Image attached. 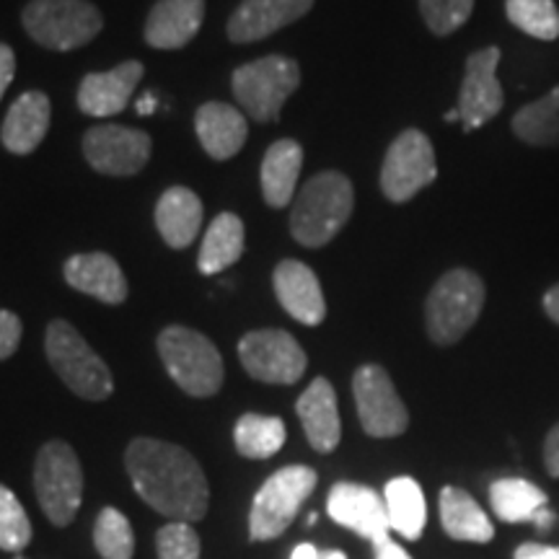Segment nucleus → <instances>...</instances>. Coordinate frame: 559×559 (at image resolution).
I'll list each match as a JSON object with an SVG mask.
<instances>
[{"label":"nucleus","instance_id":"nucleus-1","mask_svg":"<svg viewBox=\"0 0 559 559\" xmlns=\"http://www.w3.org/2000/svg\"><path fill=\"white\" fill-rule=\"evenodd\" d=\"M124 469L132 487L153 510L174 521L198 523L210 506L205 472L181 445L138 438L124 451Z\"/></svg>","mask_w":559,"mask_h":559},{"label":"nucleus","instance_id":"nucleus-2","mask_svg":"<svg viewBox=\"0 0 559 559\" xmlns=\"http://www.w3.org/2000/svg\"><path fill=\"white\" fill-rule=\"evenodd\" d=\"M355 207L353 181L340 171H324L309 179L290 210L293 239L309 249L330 243L347 226Z\"/></svg>","mask_w":559,"mask_h":559},{"label":"nucleus","instance_id":"nucleus-3","mask_svg":"<svg viewBox=\"0 0 559 559\" xmlns=\"http://www.w3.org/2000/svg\"><path fill=\"white\" fill-rule=\"evenodd\" d=\"M485 296V283L477 272L464 267L445 272L425 304L430 340L436 345H456L477 324Z\"/></svg>","mask_w":559,"mask_h":559},{"label":"nucleus","instance_id":"nucleus-4","mask_svg":"<svg viewBox=\"0 0 559 559\" xmlns=\"http://www.w3.org/2000/svg\"><path fill=\"white\" fill-rule=\"evenodd\" d=\"M45 349L55 373L81 400L102 402L115 391V381H111L107 362L88 347L81 332L73 324H68V321L58 319L47 326Z\"/></svg>","mask_w":559,"mask_h":559},{"label":"nucleus","instance_id":"nucleus-5","mask_svg":"<svg viewBox=\"0 0 559 559\" xmlns=\"http://www.w3.org/2000/svg\"><path fill=\"white\" fill-rule=\"evenodd\" d=\"M158 353L174 383L190 396H213L223 383V358L205 334L187 326H166L158 337Z\"/></svg>","mask_w":559,"mask_h":559},{"label":"nucleus","instance_id":"nucleus-6","mask_svg":"<svg viewBox=\"0 0 559 559\" xmlns=\"http://www.w3.org/2000/svg\"><path fill=\"white\" fill-rule=\"evenodd\" d=\"M319 474L311 466H285L272 474V477L254 495L249 513V536L251 542H270L283 536L298 510L311 498L317 489Z\"/></svg>","mask_w":559,"mask_h":559},{"label":"nucleus","instance_id":"nucleus-7","mask_svg":"<svg viewBox=\"0 0 559 559\" xmlns=\"http://www.w3.org/2000/svg\"><path fill=\"white\" fill-rule=\"evenodd\" d=\"M24 29L47 50H79L102 32L104 21L88 0H32L24 9Z\"/></svg>","mask_w":559,"mask_h":559},{"label":"nucleus","instance_id":"nucleus-8","mask_svg":"<svg viewBox=\"0 0 559 559\" xmlns=\"http://www.w3.org/2000/svg\"><path fill=\"white\" fill-rule=\"evenodd\" d=\"M34 489L50 523H73L83 500V472L79 456L66 440H50L39 449L34 464Z\"/></svg>","mask_w":559,"mask_h":559},{"label":"nucleus","instance_id":"nucleus-9","mask_svg":"<svg viewBox=\"0 0 559 559\" xmlns=\"http://www.w3.org/2000/svg\"><path fill=\"white\" fill-rule=\"evenodd\" d=\"M300 83V68L296 60L283 55L247 62L234 73V96L251 120L275 122L285 102Z\"/></svg>","mask_w":559,"mask_h":559},{"label":"nucleus","instance_id":"nucleus-10","mask_svg":"<svg viewBox=\"0 0 559 559\" xmlns=\"http://www.w3.org/2000/svg\"><path fill=\"white\" fill-rule=\"evenodd\" d=\"M438 177L436 151L419 130H404L389 145L381 169V190L391 202H407Z\"/></svg>","mask_w":559,"mask_h":559},{"label":"nucleus","instance_id":"nucleus-11","mask_svg":"<svg viewBox=\"0 0 559 559\" xmlns=\"http://www.w3.org/2000/svg\"><path fill=\"white\" fill-rule=\"evenodd\" d=\"M239 358L251 379L283 383V386L304 379L306 366H309V358L298 340L283 330L249 332L239 342Z\"/></svg>","mask_w":559,"mask_h":559},{"label":"nucleus","instance_id":"nucleus-12","mask_svg":"<svg viewBox=\"0 0 559 559\" xmlns=\"http://www.w3.org/2000/svg\"><path fill=\"white\" fill-rule=\"evenodd\" d=\"M353 394L362 430L370 438H396L407 430L409 412L396 394L394 381L381 366H360L353 376Z\"/></svg>","mask_w":559,"mask_h":559},{"label":"nucleus","instance_id":"nucleus-13","mask_svg":"<svg viewBox=\"0 0 559 559\" xmlns=\"http://www.w3.org/2000/svg\"><path fill=\"white\" fill-rule=\"evenodd\" d=\"M83 156L107 177H132L148 164L151 138L122 124H96L83 135Z\"/></svg>","mask_w":559,"mask_h":559},{"label":"nucleus","instance_id":"nucleus-14","mask_svg":"<svg viewBox=\"0 0 559 559\" xmlns=\"http://www.w3.org/2000/svg\"><path fill=\"white\" fill-rule=\"evenodd\" d=\"M500 50L498 47H485V50L469 55L466 60V75L459 91V115L464 130H477L481 124L500 115L506 94H502L500 79Z\"/></svg>","mask_w":559,"mask_h":559},{"label":"nucleus","instance_id":"nucleus-15","mask_svg":"<svg viewBox=\"0 0 559 559\" xmlns=\"http://www.w3.org/2000/svg\"><path fill=\"white\" fill-rule=\"evenodd\" d=\"M330 519L355 534L368 539L370 544L386 539L389 536V513L383 495L368 485H355V481H337L330 489L326 500Z\"/></svg>","mask_w":559,"mask_h":559},{"label":"nucleus","instance_id":"nucleus-16","mask_svg":"<svg viewBox=\"0 0 559 559\" xmlns=\"http://www.w3.org/2000/svg\"><path fill=\"white\" fill-rule=\"evenodd\" d=\"M275 296L293 319L306 326H317L326 319V300L319 277L309 264L285 260L275 267Z\"/></svg>","mask_w":559,"mask_h":559},{"label":"nucleus","instance_id":"nucleus-17","mask_svg":"<svg viewBox=\"0 0 559 559\" xmlns=\"http://www.w3.org/2000/svg\"><path fill=\"white\" fill-rule=\"evenodd\" d=\"M143 79V62L128 60L107 73H91L81 81L79 107L88 117L120 115L128 107L138 83Z\"/></svg>","mask_w":559,"mask_h":559},{"label":"nucleus","instance_id":"nucleus-18","mask_svg":"<svg viewBox=\"0 0 559 559\" xmlns=\"http://www.w3.org/2000/svg\"><path fill=\"white\" fill-rule=\"evenodd\" d=\"M311 5L313 0H243L228 19V39L239 45L260 41L304 19Z\"/></svg>","mask_w":559,"mask_h":559},{"label":"nucleus","instance_id":"nucleus-19","mask_svg":"<svg viewBox=\"0 0 559 559\" xmlns=\"http://www.w3.org/2000/svg\"><path fill=\"white\" fill-rule=\"evenodd\" d=\"M205 19V0H158L145 21V41L156 50L190 45Z\"/></svg>","mask_w":559,"mask_h":559},{"label":"nucleus","instance_id":"nucleus-20","mask_svg":"<svg viewBox=\"0 0 559 559\" xmlns=\"http://www.w3.org/2000/svg\"><path fill=\"white\" fill-rule=\"evenodd\" d=\"M296 412L304 425L311 449L319 453H332L340 445L342 423L337 409V394L326 379H313L311 386L300 394Z\"/></svg>","mask_w":559,"mask_h":559},{"label":"nucleus","instance_id":"nucleus-21","mask_svg":"<svg viewBox=\"0 0 559 559\" xmlns=\"http://www.w3.org/2000/svg\"><path fill=\"white\" fill-rule=\"evenodd\" d=\"M66 283L109 306L122 304L128 298V280H124L122 267L102 251L70 257L66 262Z\"/></svg>","mask_w":559,"mask_h":559},{"label":"nucleus","instance_id":"nucleus-22","mask_svg":"<svg viewBox=\"0 0 559 559\" xmlns=\"http://www.w3.org/2000/svg\"><path fill=\"white\" fill-rule=\"evenodd\" d=\"M194 130H198L202 148L215 160L234 158L243 148L249 135L247 117L223 102L202 104L198 117H194Z\"/></svg>","mask_w":559,"mask_h":559},{"label":"nucleus","instance_id":"nucleus-23","mask_svg":"<svg viewBox=\"0 0 559 559\" xmlns=\"http://www.w3.org/2000/svg\"><path fill=\"white\" fill-rule=\"evenodd\" d=\"M47 130H50V99L41 91H26L11 104L0 138H3L5 151L29 156L39 148Z\"/></svg>","mask_w":559,"mask_h":559},{"label":"nucleus","instance_id":"nucleus-24","mask_svg":"<svg viewBox=\"0 0 559 559\" xmlns=\"http://www.w3.org/2000/svg\"><path fill=\"white\" fill-rule=\"evenodd\" d=\"M158 234L171 249H187L200 236L202 202L187 187H171L156 207Z\"/></svg>","mask_w":559,"mask_h":559},{"label":"nucleus","instance_id":"nucleus-25","mask_svg":"<svg viewBox=\"0 0 559 559\" xmlns=\"http://www.w3.org/2000/svg\"><path fill=\"white\" fill-rule=\"evenodd\" d=\"M304 166V148L296 140H277L262 160V194L272 207H285L296 200V187Z\"/></svg>","mask_w":559,"mask_h":559},{"label":"nucleus","instance_id":"nucleus-26","mask_svg":"<svg viewBox=\"0 0 559 559\" xmlns=\"http://www.w3.org/2000/svg\"><path fill=\"white\" fill-rule=\"evenodd\" d=\"M440 523H443L445 534L456 542L487 544L495 536L489 515L461 487H443V492H440Z\"/></svg>","mask_w":559,"mask_h":559},{"label":"nucleus","instance_id":"nucleus-27","mask_svg":"<svg viewBox=\"0 0 559 559\" xmlns=\"http://www.w3.org/2000/svg\"><path fill=\"white\" fill-rule=\"evenodd\" d=\"M383 500H386L391 531L402 534L404 539L417 542L423 536L425 523H428L423 487L412 477H396L383 489Z\"/></svg>","mask_w":559,"mask_h":559},{"label":"nucleus","instance_id":"nucleus-28","mask_svg":"<svg viewBox=\"0 0 559 559\" xmlns=\"http://www.w3.org/2000/svg\"><path fill=\"white\" fill-rule=\"evenodd\" d=\"M243 254V221L234 213H221L210 223L202 239L198 267L202 275H221Z\"/></svg>","mask_w":559,"mask_h":559},{"label":"nucleus","instance_id":"nucleus-29","mask_svg":"<svg viewBox=\"0 0 559 559\" xmlns=\"http://www.w3.org/2000/svg\"><path fill=\"white\" fill-rule=\"evenodd\" d=\"M489 506L506 523H534L536 513L549 506V498L534 481L506 477L489 487Z\"/></svg>","mask_w":559,"mask_h":559},{"label":"nucleus","instance_id":"nucleus-30","mask_svg":"<svg viewBox=\"0 0 559 559\" xmlns=\"http://www.w3.org/2000/svg\"><path fill=\"white\" fill-rule=\"evenodd\" d=\"M510 128L526 145H536V148L559 145V86L515 111Z\"/></svg>","mask_w":559,"mask_h":559},{"label":"nucleus","instance_id":"nucleus-31","mask_svg":"<svg viewBox=\"0 0 559 559\" xmlns=\"http://www.w3.org/2000/svg\"><path fill=\"white\" fill-rule=\"evenodd\" d=\"M285 438H288V430H285V423L280 417H267V415H243L239 423H236L234 430V443L236 451L247 459H270L285 445Z\"/></svg>","mask_w":559,"mask_h":559},{"label":"nucleus","instance_id":"nucleus-32","mask_svg":"<svg viewBox=\"0 0 559 559\" xmlns=\"http://www.w3.org/2000/svg\"><path fill=\"white\" fill-rule=\"evenodd\" d=\"M508 21L528 37L551 41L559 37V9L555 0H506Z\"/></svg>","mask_w":559,"mask_h":559},{"label":"nucleus","instance_id":"nucleus-33","mask_svg":"<svg viewBox=\"0 0 559 559\" xmlns=\"http://www.w3.org/2000/svg\"><path fill=\"white\" fill-rule=\"evenodd\" d=\"M94 544L102 559H132L135 536L130 521L117 508H104L94 526Z\"/></svg>","mask_w":559,"mask_h":559},{"label":"nucleus","instance_id":"nucleus-34","mask_svg":"<svg viewBox=\"0 0 559 559\" xmlns=\"http://www.w3.org/2000/svg\"><path fill=\"white\" fill-rule=\"evenodd\" d=\"M32 523L16 495L9 487L0 485V549L19 555L29 547Z\"/></svg>","mask_w":559,"mask_h":559},{"label":"nucleus","instance_id":"nucleus-35","mask_svg":"<svg viewBox=\"0 0 559 559\" xmlns=\"http://www.w3.org/2000/svg\"><path fill=\"white\" fill-rule=\"evenodd\" d=\"M474 11V0H419L425 24L438 37H449L466 24Z\"/></svg>","mask_w":559,"mask_h":559},{"label":"nucleus","instance_id":"nucleus-36","mask_svg":"<svg viewBox=\"0 0 559 559\" xmlns=\"http://www.w3.org/2000/svg\"><path fill=\"white\" fill-rule=\"evenodd\" d=\"M158 559H200L202 542L192 523L171 521L156 536Z\"/></svg>","mask_w":559,"mask_h":559},{"label":"nucleus","instance_id":"nucleus-37","mask_svg":"<svg viewBox=\"0 0 559 559\" xmlns=\"http://www.w3.org/2000/svg\"><path fill=\"white\" fill-rule=\"evenodd\" d=\"M21 332H24V326H21V319L16 313L0 309V360L11 358V355L16 353Z\"/></svg>","mask_w":559,"mask_h":559},{"label":"nucleus","instance_id":"nucleus-38","mask_svg":"<svg viewBox=\"0 0 559 559\" xmlns=\"http://www.w3.org/2000/svg\"><path fill=\"white\" fill-rule=\"evenodd\" d=\"M544 466H547L549 477L559 479V423L549 430L547 440H544Z\"/></svg>","mask_w":559,"mask_h":559},{"label":"nucleus","instance_id":"nucleus-39","mask_svg":"<svg viewBox=\"0 0 559 559\" xmlns=\"http://www.w3.org/2000/svg\"><path fill=\"white\" fill-rule=\"evenodd\" d=\"M13 73H16V55L9 45H0V99H3L5 88L11 86Z\"/></svg>","mask_w":559,"mask_h":559},{"label":"nucleus","instance_id":"nucleus-40","mask_svg":"<svg viewBox=\"0 0 559 559\" xmlns=\"http://www.w3.org/2000/svg\"><path fill=\"white\" fill-rule=\"evenodd\" d=\"M513 559H559V547H547V544H521L515 549Z\"/></svg>","mask_w":559,"mask_h":559},{"label":"nucleus","instance_id":"nucleus-41","mask_svg":"<svg viewBox=\"0 0 559 559\" xmlns=\"http://www.w3.org/2000/svg\"><path fill=\"white\" fill-rule=\"evenodd\" d=\"M373 549H376V559H412L407 551L400 547V544L391 539V536H386V539H381V542H376Z\"/></svg>","mask_w":559,"mask_h":559},{"label":"nucleus","instance_id":"nucleus-42","mask_svg":"<svg viewBox=\"0 0 559 559\" xmlns=\"http://www.w3.org/2000/svg\"><path fill=\"white\" fill-rule=\"evenodd\" d=\"M544 311H547V317L559 324V283L555 288L547 290V296H544Z\"/></svg>","mask_w":559,"mask_h":559},{"label":"nucleus","instance_id":"nucleus-43","mask_svg":"<svg viewBox=\"0 0 559 559\" xmlns=\"http://www.w3.org/2000/svg\"><path fill=\"white\" fill-rule=\"evenodd\" d=\"M555 523H557V515L551 513L549 506H547V508H542L539 513H536V519H534V526L539 528V531H549L551 526H555Z\"/></svg>","mask_w":559,"mask_h":559},{"label":"nucleus","instance_id":"nucleus-44","mask_svg":"<svg viewBox=\"0 0 559 559\" xmlns=\"http://www.w3.org/2000/svg\"><path fill=\"white\" fill-rule=\"evenodd\" d=\"M156 107H158V102H156V94H143L138 99V115H143V117H148V115H153V111H156Z\"/></svg>","mask_w":559,"mask_h":559},{"label":"nucleus","instance_id":"nucleus-45","mask_svg":"<svg viewBox=\"0 0 559 559\" xmlns=\"http://www.w3.org/2000/svg\"><path fill=\"white\" fill-rule=\"evenodd\" d=\"M290 559H321V551L313 547V544H298V547L293 549Z\"/></svg>","mask_w":559,"mask_h":559},{"label":"nucleus","instance_id":"nucleus-46","mask_svg":"<svg viewBox=\"0 0 559 559\" xmlns=\"http://www.w3.org/2000/svg\"><path fill=\"white\" fill-rule=\"evenodd\" d=\"M321 559H347V557H345V551L330 549V551H321Z\"/></svg>","mask_w":559,"mask_h":559},{"label":"nucleus","instance_id":"nucleus-47","mask_svg":"<svg viewBox=\"0 0 559 559\" xmlns=\"http://www.w3.org/2000/svg\"><path fill=\"white\" fill-rule=\"evenodd\" d=\"M445 122H461V115H459V109H451V111H445Z\"/></svg>","mask_w":559,"mask_h":559},{"label":"nucleus","instance_id":"nucleus-48","mask_svg":"<svg viewBox=\"0 0 559 559\" xmlns=\"http://www.w3.org/2000/svg\"><path fill=\"white\" fill-rule=\"evenodd\" d=\"M13 559H26V557H21V555H19V557H13Z\"/></svg>","mask_w":559,"mask_h":559}]
</instances>
